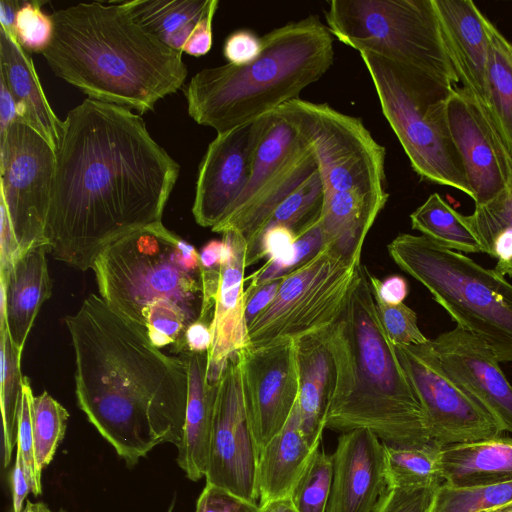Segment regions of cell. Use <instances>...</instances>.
<instances>
[{"label": "cell", "instance_id": "cell-1", "mask_svg": "<svg viewBox=\"0 0 512 512\" xmlns=\"http://www.w3.org/2000/svg\"><path fill=\"white\" fill-rule=\"evenodd\" d=\"M55 155L47 246L82 271L112 242L161 222L180 170L140 115L91 98L67 113Z\"/></svg>", "mask_w": 512, "mask_h": 512}, {"label": "cell", "instance_id": "cell-2", "mask_svg": "<svg viewBox=\"0 0 512 512\" xmlns=\"http://www.w3.org/2000/svg\"><path fill=\"white\" fill-rule=\"evenodd\" d=\"M75 354L79 408L127 466L182 441L186 362L154 346L137 325L90 294L65 318Z\"/></svg>", "mask_w": 512, "mask_h": 512}, {"label": "cell", "instance_id": "cell-3", "mask_svg": "<svg viewBox=\"0 0 512 512\" xmlns=\"http://www.w3.org/2000/svg\"><path fill=\"white\" fill-rule=\"evenodd\" d=\"M318 333L332 365L325 428L368 429L401 446L431 441L424 410L378 317L365 266L343 310Z\"/></svg>", "mask_w": 512, "mask_h": 512}, {"label": "cell", "instance_id": "cell-4", "mask_svg": "<svg viewBox=\"0 0 512 512\" xmlns=\"http://www.w3.org/2000/svg\"><path fill=\"white\" fill-rule=\"evenodd\" d=\"M51 17L53 39L43 56L88 98L146 113L183 86L182 53L140 26L122 2L78 3Z\"/></svg>", "mask_w": 512, "mask_h": 512}, {"label": "cell", "instance_id": "cell-5", "mask_svg": "<svg viewBox=\"0 0 512 512\" xmlns=\"http://www.w3.org/2000/svg\"><path fill=\"white\" fill-rule=\"evenodd\" d=\"M99 295L159 349L186 352L185 335L203 307L199 252L162 222L105 247L95 258Z\"/></svg>", "mask_w": 512, "mask_h": 512}, {"label": "cell", "instance_id": "cell-6", "mask_svg": "<svg viewBox=\"0 0 512 512\" xmlns=\"http://www.w3.org/2000/svg\"><path fill=\"white\" fill-rule=\"evenodd\" d=\"M252 62L197 72L185 88L189 116L222 133L273 113L318 81L334 61L333 36L318 15L277 27L262 37Z\"/></svg>", "mask_w": 512, "mask_h": 512}, {"label": "cell", "instance_id": "cell-7", "mask_svg": "<svg viewBox=\"0 0 512 512\" xmlns=\"http://www.w3.org/2000/svg\"><path fill=\"white\" fill-rule=\"evenodd\" d=\"M387 249L458 327L483 340L500 363L512 362V284L504 276L424 235L399 234Z\"/></svg>", "mask_w": 512, "mask_h": 512}, {"label": "cell", "instance_id": "cell-8", "mask_svg": "<svg viewBox=\"0 0 512 512\" xmlns=\"http://www.w3.org/2000/svg\"><path fill=\"white\" fill-rule=\"evenodd\" d=\"M360 57L387 122L412 169L425 181L457 189L473 199L451 139L445 102L450 89L370 51Z\"/></svg>", "mask_w": 512, "mask_h": 512}, {"label": "cell", "instance_id": "cell-9", "mask_svg": "<svg viewBox=\"0 0 512 512\" xmlns=\"http://www.w3.org/2000/svg\"><path fill=\"white\" fill-rule=\"evenodd\" d=\"M324 15L341 43L373 52L447 89L458 86L433 0H331Z\"/></svg>", "mask_w": 512, "mask_h": 512}, {"label": "cell", "instance_id": "cell-10", "mask_svg": "<svg viewBox=\"0 0 512 512\" xmlns=\"http://www.w3.org/2000/svg\"><path fill=\"white\" fill-rule=\"evenodd\" d=\"M289 122L311 148L323 192L385 195V148L360 118L327 103L300 98L274 111Z\"/></svg>", "mask_w": 512, "mask_h": 512}, {"label": "cell", "instance_id": "cell-11", "mask_svg": "<svg viewBox=\"0 0 512 512\" xmlns=\"http://www.w3.org/2000/svg\"><path fill=\"white\" fill-rule=\"evenodd\" d=\"M359 266L325 246L284 274L273 301L248 325L250 345L296 341L329 326L346 305Z\"/></svg>", "mask_w": 512, "mask_h": 512}, {"label": "cell", "instance_id": "cell-12", "mask_svg": "<svg viewBox=\"0 0 512 512\" xmlns=\"http://www.w3.org/2000/svg\"><path fill=\"white\" fill-rule=\"evenodd\" d=\"M318 171L315 156L297 130L271 113L249 181L229 216L213 232H235L247 243L246 265L259 260V242L272 214Z\"/></svg>", "mask_w": 512, "mask_h": 512}, {"label": "cell", "instance_id": "cell-13", "mask_svg": "<svg viewBox=\"0 0 512 512\" xmlns=\"http://www.w3.org/2000/svg\"><path fill=\"white\" fill-rule=\"evenodd\" d=\"M55 164L54 149L25 121L17 119L0 135V206L20 254L47 246L45 229Z\"/></svg>", "mask_w": 512, "mask_h": 512}, {"label": "cell", "instance_id": "cell-14", "mask_svg": "<svg viewBox=\"0 0 512 512\" xmlns=\"http://www.w3.org/2000/svg\"><path fill=\"white\" fill-rule=\"evenodd\" d=\"M395 351L424 410L431 440L445 446L501 436L498 422L447 374L432 340L396 345Z\"/></svg>", "mask_w": 512, "mask_h": 512}, {"label": "cell", "instance_id": "cell-15", "mask_svg": "<svg viewBox=\"0 0 512 512\" xmlns=\"http://www.w3.org/2000/svg\"><path fill=\"white\" fill-rule=\"evenodd\" d=\"M237 356L245 411L259 454L285 426L298 400L296 342L248 345Z\"/></svg>", "mask_w": 512, "mask_h": 512}, {"label": "cell", "instance_id": "cell-16", "mask_svg": "<svg viewBox=\"0 0 512 512\" xmlns=\"http://www.w3.org/2000/svg\"><path fill=\"white\" fill-rule=\"evenodd\" d=\"M257 461L236 352L229 357L217 385L206 483L256 502Z\"/></svg>", "mask_w": 512, "mask_h": 512}, {"label": "cell", "instance_id": "cell-17", "mask_svg": "<svg viewBox=\"0 0 512 512\" xmlns=\"http://www.w3.org/2000/svg\"><path fill=\"white\" fill-rule=\"evenodd\" d=\"M271 114L217 133L199 164L192 213L197 224L214 228L243 193Z\"/></svg>", "mask_w": 512, "mask_h": 512}, {"label": "cell", "instance_id": "cell-18", "mask_svg": "<svg viewBox=\"0 0 512 512\" xmlns=\"http://www.w3.org/2000/svg\"><path fill=\"white\" fill-rule=\"evenodd\" d=\"M451 139L460 156L475 206L497 197L507 186L510 165L501 139L492 133L465 89L456 86L445 102Z\"/></svg>", "mask_w": 512, "mask_h": 512}, {"label": "cell", "instance_id": "cell-19", "mask_svg": "<svg viewBox=\"0 0 512 512\" xmlns=\"http://www.w3.org/2000/svg\"><path fill=\"white\" fill-rule=\"evenodd\" d=\"M447 374L512 433V386L493 350L480 338L455 328L432 340Z\"/></svg>", "mask_w": 512, "mask_h": 512}, {"label": "cell", "instance_id": "cell-20", "mask_svg": "<svg viewBox=\"0 0 512 512\" xmlns=\"http://www.w3.org/2000/svg\"><path fill=\"white\" fill-rule=\"evenodd\" d=\"M331 456L333 479L326 512H372L389 486L382 441L368 429L343 432Z\"/></svg>", "mask_w": 512, "mask_h": 512}, {"label": "cell", "instance_id": "cell-21", "mask_svg": "<svg viewBox=\"0 0 512 512\" xmlns=\"http://www.w3.org/2000/svg\"><path fill=\"white\" fill-rule=\"evenodd\" d=\"M445 51L458 82L491 110L488 19L471 0H433Z\"/></svg>", "mask_w": 512, "mask_h": 512}, {"label": "cell", "instance_id": "cell-22", "mask_svg": "<svg viewBox=\"0 0 512 512\" xmlns=\"http://www.w3.org/2000/svg\"><path fill=\"white\" fill-rule=\"evenodd\" d=\"M233 245V257L220 268L219 286L210 324L211 346L207 352V382L217 385L229 357L250 345L245 318L247 243L238 233L225 232Z\"/></svg>", "mask_w": 512, "mask_h": 512}, {"label": "cell", "instance_id": "cell-23", "mask_svg": "<svg viewBox=\"0 0 512 512\" xmlns=\"http://www.w3.org/2000/svg\"><path fill=\"white\" fill-rule=\"evenodd\" d=\"M122 4L140 26L171 49L195 57L210 51L217 0H132Z\"/></svg>", "mask_w": 512, "mask_h": 512}, {"label": "cell", "instance_id": "cell-24", "mask_svg": "<svg viewBox=\"0 0 512 512\" xmlns=\"http://www.w3.org/2000/svg\"><path fill=\"white\" fill-rule=\"evenodd\" d=\"M47 252V246L31 248L17 257L7 274L0 275V323H5L21 352L42 304L51 296Z\"/></svg>", "mask_w": 512, "mask_h": 512}, {"label": "cell", "instance_id": "cell-25", "mask_svg": "<svg viewBox=\"0 0 512 512\" xmlns=\"http://www.w3.org/2000/svg\"><path fill=\"white\" fill-rule=\"evenodd\" d=\"M188 393L183 436L177 463L186 477L198 481L205 477L213 426L217 385L207 382V352H184Z\"/></svg>", "mask_w": 512, "mask_h": 512}, {"label": "cell", "instance_id": "cell-26", "mask_svg": "<svg viewBox=\"0 0 512 512\" xmlns=\"http://www.w3.org/2000/svg\"><path fill=\"white\" fill-rule=\"evenodd\" d=\"M388 198L389 194L323 192L318 221L325 246L347 264L360 265L366 235Z\"/></svg>", "mask_w": 512, "mask_h": 512}, {"label": "cell", "instance_id": "cell-27", "mask_svg": "<svg viewBox=\"0 0 512 512\" xmlns=\"http://www.w3.org/2000/svg\"><path fill=\"white\" fill-rule=\"evenodd\" d=\"M0 79L16 101L18 118L38 131L55 151L63 121L51 108L31 57L3 29H0Z\"/></svg>", "mask_w": 512, "mask_h": 512}, {"label": "cell", "instance_id": "cell-28", "mask_svg": "<svg viewBox=\"0 0 512 512\" xmlns=\"http://www.w3.org/2000/svg\"><path fill=\"white\" fill-rule=\"evenodd\" d=\"M318 450L303 435L296 402L285 426L258 454L256 481L260 504L290 497Z\"/></svg>", "mask_w": 512, "mask_h": 512}, {"label": "cell", "instance_id": "cell-29", "mask_svg": "<svg viewBox=\"0 0 512 512\" xmlns=\"http://www.w3.org/2000/svg\"><path fill=\"white\" fill-rule=\"evenodd\" d=\"M299 374L297 407L307 442L319 447L332 389V365L319 333L296 341Z\"/></svg>", "mask_w": 512, "mask_h": 512}, {"label": "cell", "instance_id": "cell-30", "mask_svg": "<svg viewBox=\"0 0 512 512\" xmlns=\"http://www.w3.org/2000/svg\"><path fill=\"white\" fill-rule=\"evenodd\" d=\"M444 483L471 487L512 481V438L495 437L442 446Z\"/></svg>", "mask_w": 512, "mask_h": 512}, {"label": "cell", "instance_id": "cell-31", "mask_svg": "<svg viewBox=\"0 0 512 512\" xmlns=\"http://www.w3.org/2000/svg\"><path fill=\"white\" fill-rule=\"evenodd\" d=\"M412 229L440 245L460 253H485L466 216L452 208L438 193L410 214Z\"/></svg>", "mask_w": 512, "mask_h": 512}, {"label": "cell", "instance_id": "cell-32", "mask_svg": "<svg viewBox=\"0 0 512 512\" xmlns=\"http://www.w3.org/2000/svg\"><path fill=\"white\" fill-rule=\"evenodd\" d=\"M487 32L492 122L499 131L512 181V44L489 20Z\"/></svg>", "mask_w": 512, "mask_h": 512}, {"label": "cell", "instance_id": "cell-33", "mask_svg": "<svg viewBox=\"0 0 512 512\" xmlns=\"http://www.w3.org/2000/svg\"><path fill=\"white\" fill-rule=\"evenodd\" d=\"M466 219L485 254L497 260L494 270L512 278V181L493 200L475 206Z\"/></svg>", "mask_w": 512, "mask_h": 512}, {"label": "cell", "instance_id": "cell-34", "mask_svg": "<svg viewBox=\"0 0 512 512\" xmlns=\"http://www.w3.org/2000/svg\"><path fill=\"white\" fill-rule=\"evenodd\" d=\"M383 443L389 486L437 487L444 483L442 445L431 440L414 446Z\"/></svg>", "mask_w": 512, "mask_h": 512}, {"label": "cell", "instance_id": "cell-35", "mask_svg": "<svg viewBox=\"0 0 512 512\" xmlns=\"http://www.w3.org/2000/svg\"><path fill=\"white\" fill-rule=\"evenodd\" d=\"M1 413L3 427V465L7 468L17 445L18 421L24 376L22 352L14 345L5 323L0 324Z\"/></svg>", "mask_w": 512, "mask_h": 512}, {"label": "cell", "instance_id": "cell-36", "mask_svg": "<svg viewBox=\"0 0 512 512\" xmlns=\"http://www.w3.org/2000/svg\"><path fill=\"white\" fill-rule=\"evenodd\" d=\"M512 503V481L454 487L442 483L435 491L430 512H489Z\"/></svg>", "mask_w": 512, "mask_h": 512}, {"label": "cell", "instance_id": "cell-37", "mask_svg": "<svg viewBox=\"0 0 512 512\" xmlns=\"http://www.w3.org/2000/svg\"><path fill=\"white\" fill-rule=\"evenodd\" d=\"M69 418L68 411L47 391L34 396L32 428L34 451L38 469L47 467L61 443Z\"/></svg>", "mask_w": 512, "mask_h": 512}, {"label": "cell", "instance_id": "cell-38", "mask_svg": "<svg viewBox=\"0 0 512 512\" xmlns=\"http://www.w3.org/2000/svg\"><path fill=\"white\" fill-rule=\"evenodd\" d=\"M332 479V456L318 450L290 496L297 511L326 512Z\"/></svg>", "mask_w": 512, "mask_h": 512}, {"label": "cell", "instance_id": "cell-39", "mask_svg": "<svg viewBox=\"0 0 512 512\" xmlns=\"http://www.w3.org/2000/svg\"><path fill=\"white\" fill-rule=\"evenodd\" d=\"M322 199L323 185L317 171L277 207L267 226L284 225L297 233L318 217Z\"/></svg>", "mask_w": 512, "mask_h": 512}, {"label": "cell", "instance_id": "cell-40", "mask_svg": "<svg viewBox=\"0 0 512 512\" xmlns=\"http://www.w3.org/2000/svg\"><path fill=\"white\" fill-rule=\"evenodd\" d=\"M40 6L39 1L23 2L16 16L15 35L26 52L43 54L52 42L54 23Z\"/></svg>", "mask_w": 512, "mask_h": 512}, {"label": "cell", "instance_id": "cell-41", "mask_svg": "<svg viewBox=\"0 0 512 512\" xmlns=\"http://www.w3.org/2000/svg\"><path fill=\"white\" fill-rule=\"evenodd\" d=\"M373 296L380 322L394 346L420 345L429 340L418 327L416 313L406 304L390 305Z\"/></svg>", "mask_w": 512, "mask_h": 512}, {"label": "cell", "instance_id": "cell-42", "mask_svg": "<svg viewBox=\"0 0 512 512\" xmlns=\"http://www.w3.org/2000/svg\"><path fill=\"white\" fill-rule=\"evenodd\" d=\"M33 398L34 395L31 388V382L28 377L24 376L19 411L16 452L20 454L24 463L30 482L31 493L38 496L42 493V472L38 469L34 451L32 428Z\"/></svg>", "mask_w": 512, "mask_h": 512}, {"label": "cell", "instance_id": "cell-43", "mask_svg": "<svg viewBox=\"0 0 512 512\" xmlns=\"http://www.w3.org/2000/svg\"><path fill=\"white\" fill-rule=\"evenodd\" d=\"M437 488L388 486L372 512H430Z\"/></svg>", "mask_w": 512, "mask_h": 512}, {"label": "cell", "instance_id": "cell-44", "mask_svg": "<svg viewBox=\"0 0 512 512\" xmlns=\"http://www.w3.org/2000/svg\"><path fill=\"white\" fill-rule=\"evenodd\" d=\"M195 512H260V505L206 483L197 499Z\"/></svg>", "mask_w": 512, "mask_h": 512}, {"label": "cell", "instance_id": "cell-45", "mask_svg": "<svg viewBox=\"0 0 512 512\" xmlns=\"http://www.w3.org/2000/svg\"><path fill=\"white\" fill-rule=\"evenodd\" d=\"M263 43L253 31L239 29L232 32L223 45V55L229 64L241 66L254 61L262 51Z\"/></svg>", "mask_w": 512, "mask_h": 512}, {"label": "cell", "instance_id": "cell-46", "mask_svg": "<svg viewBox=\"0 0 512 512\" xmlns=\"http://www.w3.org/2000/svg\"><path fill=\"white\" fill-rule=\"evenodd\" d=\"M284 275L265 282L257 287L245 288V318L249 325L274 299Z\"/></svg>", "mask_w": 512, "mask_h": 512}, {"label": "cell", "instance_id": "cell-47", "mask_svg": "<svg viewBox=\"0 0 512 512\" xmlns=\"http://www.w3.org/2000/svg\"><path fill=\"white\" fill-rule=\"evenodd\" d=\"M368 277L373 293L387 304L397 305L403 303L408 295V283L402 276L392 275L381 281L368 271Z\"/></svg>", "mask_w": 512, "mask_h": 512}, {"label": "cell", "instance_id": "cell-48", "mask_svg": "<svg viewBox=\"0 0 512 512\" xmlns=\"http://www.w3.org/2000/svg\"><path fill=\"white\" fill-rule=\"evenodd\" d=\"M11 491L13 512H22L24 501L31 492L30 482L22 458L16 452L15 462L11 473Z\"/></svg>", "mask_w": 512, "mask_h": 512}, {"label": "cell", "instance_id": "cell-49", "mask_svg": "<svg viewBox=\"0 0 512 512\" xmlns=\"http://www.w3.org/2000/svg\"><path fill=\"white\" fill-rule=\"evenodd\" d=\"M211 339L210 323L198 319L186 331V351L194 353L208 352Z\"/></svg>", "mask_w": 512, "mask_h": 512}, {"label": "cell", "instance_id": "cell-50", "mask_svg": "<svg viewBox=\"0 0 512 512\" xmlns=\"http://www.w3.org/2000/svg\"><path fill=\"white\" fill-rule=\"evenodd\" d=\"M18 118L17 104L5 83L0 79V135Z\"/></svg>", "mask_w": 512, "mask_h": 512}, {"label": "cell", "instance_id": "cell-51", "mask_svg": "<svg viewBox=\"0 0 512 512\" xmlns=\"http://www.w3.org/2000/svg\"><path fill=\"white\" fill-rule=\"evenodd\" d=\"M22 4L23 2L21 1H0L1 29L6 31V33L15 40H17L15 35L16 16Z\"/></svg>", "mask_w": 512, "mask_h": 512}, {"label": "cell", "instance_id": "cell-52", "mask_svg": "<svg viewBox=\"0 0 512 512\" xmlns=\"http://www.w3.org/2000/svg\"><path fill=\"white\" fill-rule=\"evenodd\" d=\"M260 512H298L290 497L267 501L260 504Z\"/></svg>", "mask_w": 512, "mask_h": 512}, {"label": "cell", "instance_id": "cell-53", "mask_svg": "<svg viewBox=\"0 0 512 512\" xmlns=\"http://www.w3.org/2000/svg\"><path fill=\"white\" fill-rule=\"evenodd\" d=\"M22 512H40V502L33 503L27 500Z\"/></svg>", "mask_w": 512, "mask_h": 512}, {"label": "cell", "instance_id": "cell-54", "mask_svg": "<svg viewBox=\"0 0 512 512\" xmlns=\"http://www.w3.org/2000/svg\"><path fill=\"white\" fill-rule=\"evenodd\" d=\"M489 512H512V503Z\"/></svg>", "mask_w": 512, "mask_h": 512}, {"label": "cell", "instance_id": "cell-55", "mask_svg": "<svg viewBox=\"0 0 512 512\" xmlns=\"http://www.w3.org/2000/svg\"><path fill=\"white\" fill-rule=\"evenodd\" d=\"M40 512H66L63 509H60L58 511H52L47 505H45L43 502H40Z\"/></svg>", "mask_w": 512, "mask_h": 512}, {"label": "cell", "instance_id": "cell-56", "mask_svg": "<svg viewBox=\"0 0 512 512\" xmlns=\"http://www.w3.org/2000/svg\"><path fill=\"white\" fill-rule=\"evenodd\" d=\"M174 502H175V500L173 499V501L171 502V504H170V506H169V508H168L167 512H172V511H173V508H174Z\"/></svg>", "mask_w": 512, "mask_h": 512}]
</instances>
